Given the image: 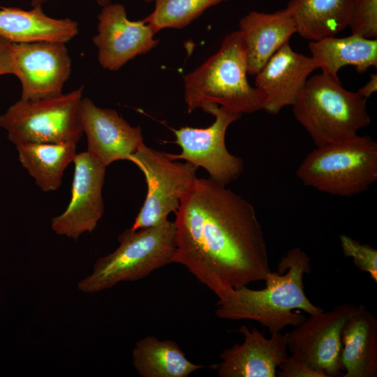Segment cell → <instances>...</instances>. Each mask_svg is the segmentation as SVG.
<instances>
[{
  "label": "cell",
  "mask_w": 377,
  "mask_h": 377,
  "mask_svg": "<svg viewBox=\"0 0 377 377\" xmlns=\"http://www.w3.org/2000/svg\"><path fill=\"white\" fill-rule=\"evenodd\" d=\"M174 263L222 299L266 279L271 269L263 227L253 205L209 178H197L175 212Z\"/></svg>",
  "instance_id": "cell-1"
},
{
  "label": "cell",
  "mask_w": 377,
  "mask_h": 377,
  "mask_svg": "<svg viewBox=\"0 0 377 377\" xmlns=\"http://www.w3.org/2000/svg\"><path fill=\"white\" fill-rule=\"evenodd\" d=\"M310 257L300 247L288 251L278 263L277 272L268 274L265 288L253 290L247 286L234 289L218 299L215 314L230 320H251L267 328L270 334L288 326H297L305 316L320 313L304 293L303 278L311 271Z\"/></svg>",
  "instance_id": "cell-2"
},
{
  "label": "cell",
  "mask_w": 377,
  "mask_h": 377,
  "mask_svg": "<svg viewBox=\"0 0 377 377\" xmlns=\"http://www.w3.org/2000/svg\"><path fill=\"white\" fill-rule=\"evenodd\" d=\"M246 48L239 31L227 35L219 50L184 77L187 111L215 103L240 114L263 110L266 95L247 79Z\"/></svg>",
  "instance_id": "cell-3"
},
{
  "label": "cell",
  "mask_w": 377,
  "mask_h": 377,
  "mask_svg": "<svg viewBox=\"0 0 377 377\" xmlns=\"http://www.w3.org/2000/svg\"><path fill=\"white\" fill-rule=\"evenodd\" d=\"M367 101L343 88L339 79L321 73L308 78L292 106L295 119L321 147L354 137L369 126Z\"/></svg>",
  "instance_id": "cell-4"
},
{
  "label": "cell",
  "mask_w": 377,
  "mask_h": 377,
  "mask_svg": "<svg viewBox=\"0 0 377 377\" xmlns=\"http://www.w3.org/2000/svg\"><path fill=\"white\" fill-rule=\"evenodd\" d=\"M119 246L99 258L92 272L77 283L85 293H95L123 281H135L174 263L176 228L168 219L156 226L126 229L118 236Z\"/></svg>",
  "instance_id": "cell-5"
},
{
  "label": "cell",
  "mask_w": 377,
  "mask_h": 377,
  "mask_svg": "<svg viewBox=\"0 0 377 377\" xmlns=\"http://www.w3.org/2000/svg\"><path fill=\"white\" fill-rule=\"evenodd\" d=\"M306 186L333 195L350 197L377 180V143L368 135L316 147L296 170Z\"/></svg>",
  "instance_id": "cell-6"
},
{
  "label": "cell",
  "mask_w": 377,
  "mask_h": 377,
  "mask_svg": "<svg viewBox=\"0 0 377 377\" xmlns=\"http://www.w3.org/2000/svg\"><path fill=\"white\" fill-rule=\"evenodd\" d=\"M83 86L54 97L23 100L0 115V127L15 146L26 143H75L83 135L80 110Z\"/></svg>",
  "instance_id": "cell-7"
},
{
  "label": "cell",
  "mask_w": 377,
  "mask_h": 377,
  "mask_svg": "<svg viewBox=\"0 0 377 377\" xmlns=\"http://www.w3.org/2000/svg\"><path fill=\"white\" fill-rule=\"evenodd\" d=\"M145 175L147 191L145 200L131 229L135 230L159 224L175 212L182 198L196 180L198 168L188 162L175 161L142 144L131 156Z\"/></svg>",
  "instance_id": "cell-8"
},
{
  "label": "cell",
  "mask_w": 377,
  "mask_h": 377,
  "mask_svg": "<svg viewBox=\"0 0 377 377\" xmlns=\"http://www.w3.org/2000/svg\"><path fill=\"white\" fill-rule=\"evenodd\" d=\"M201 109L215 117L214 123L205 128L184 126L173 130L175 142L182 151L165 155L172 160L183 159L197 168L201 167L211 179L227 186L238 179L244 170L243 159L230 154L225 142L228 128L242 114L215 103L205 104Z\"/></svg>",
  "instance_id": "cell-9"
},
{
  "label": "cell",
  "mask_w": 377,
  "mask_h": 377,
  "mask_svg": "<svg viewBox=\"0 0 377 377\" xmlns=\"http://www.w3.org/2000/svg\"><path fill=\"white\" fill-rule=\"evenodd\" d=\"M357 306L338 305L327 312L309 315L284 336L291 355L325 377L343 376L340 370L341 334Z\"/></svg>",
  "instance_id": "cell-10"
},
{
  "label": "cell",
  "mask_w": 377,
  "mask_h": 377,
  "mask_svg": "<svg viewBox=\"0 0 377 377\" xmlns=\"http://www.w3.org/2000/svg\"><path fill=\"white\" fill-rule=\"evenodd\" d=\"M65 44L11 43L13 75L21 84V99L36 100L63 94L72 65Z\"/></svg>",
  "instance_id": "cell-11"
},
{
  "label": "cell",
  "mask_w": 377,
  "mask_h": 377,
  "mask_svg": "<svg viewBox=\"0 0 377 377\" xmlns=\"http://www.w3.org/2000/svg\"><path fill=\"white\" fill-rule=\"evenodd\" d=\"M71 197L65 211L52 219L51 228L59 235L74 240L84 232L91 233L102 218V197L106 167L87 151L76 154Z\"/></svg>",
  "instance_id": "cell-12"
},
{
  "label": "cell",
  "mask_w": 377,
  "mask_h": 377,
  "mask_svg": "<svg viewBox=\"0 0 377 377\" xmlns=\"http://www.w3.org/2000/svg\"><path fill=\"white\" fill-rule=\"evenodd\" d=\"M142 20L132 21L127 17L121 3H109L98 15L97 34L93 43L98 50V61L105 69L116 71L128 61L155 47L158 39Z\"/></svg>",
  "instance_id": "cell-13"
},
{
  "label": "cell",
  "mask_w": 377,
  "mask_h": 377,
  "mask_svg": "<svg viewBox=\"0 0 377 377\" xmlns=\"http://www.w3.org/2000/svg\"><path fill=\"white\" fill-rule=\"evenodd\" d=\"M87 151L105 166L131 156L144 143L140 126H131L113 109L98 107L89 98H82L80 110Z\"/></svg>",
  "instance_id": "cell-14"
},
{
  "label": "cell",
  "mask_w": 377,
  "mask_h": 377,
  "mask_svg": "<svg viewBox=\"0 0 377 377\" xmlns=\"http://www.w3.org/2000/svg\"><path fill=\"white\" fill-rule=\"evenodd\" d=\"M236 332L244 336L242 343L226 348L216 365L220 377H276V369L288 356L284 336L271 334L267 339L256 327L242 325Z\"/></svg>",
  "instance_id": "cell-15"
},
{
  "label": "cell",
  "mask_w": 377,
  "mask_h": 377,
  "mask_svg": "<svg viewBox=\"0 0 377 377\" xmlns=\"http://www.w3.org/2000/svg\"><path fill=\"white\" fill-rule=\"evenodd\" d=\"M318 68L313 57L294 51L289 43L285 44L255 75V87L266 95L263 110L277 114L292 106L309 75Z\"/></svg>",
  "instance_id": "cell-16"
},
{
  "label": "cell",
  "mask_w": 377,
  "mask_h": 377,
  "mask_svg": "<svg viewBox=\"0 0 377 377\" xmlns=\"http://www.w3.org/2000/svg\"><path fill=\"white\" fill-rule=\"evenodd\" d=\"M239 32L246 48L247 73L256 75L269 59L297 33L286 8L273 13L251 11L239 21Z\"/></svg>",
  "instance_id": "cell-17"
},
{
  "label": "cell",
  "mask_w": 377,
  "mask_h": 377,
  "mask_svg": "<svg viewBox=\"0 0 377 377\" xmlns=\"http://www.w3.org/2000/svg\"><path fill=\"white\" fill-rule=\"evenodd\" d=\"M30 10L0 6V36L11 43L56 42L66 43L78 34L76 21L54 18L42 6Z\"/></svg>",
  "instance_id": "cell-18"
},
{
  "label": "cell",
  "mask_w": 377,
  "mask_h": 377,
  "mask_svg": "<svg viewBox=\"0 0 377 377\" xmlns=\"http://www.w3.org/2000/svg\"><path fill=\"white\" fill-rule=\"evenodd\" d=\"M343 377L377 376V318L364 304L350 314L341 334Z\"/></svg>",
  "instance_id": "cell-19"
},
{
  "label": "cell",
  "mask_w": 377,
  "mask_h": 377,
  "mask_svg": "<svg viewBox=\"0 0 377 377\" xmlns=\"http://www.w3.org/2000/svg\"><path fill=\"white\" fill-rule=\"evenodd\" d=\"M311 57L322 73L339 79L338 72L343 66H353L359 73L377 66V39L357 34L337 38L330 36L309 43Z\"/></svg>",
  "instance_id": "cell-20"
},
{
  "label": "cell",
  "mask_w": 377,
  "mask_h": 377,
  "mask_svg": "<svg viewBox=\"0 0 377 377\" xmlns=\"http://www.w3.org/2000/svg\"><path fill=\"white\" fill-rule=\"evenodd\" d=\"M354 0H290L287 8L297 33L317 40L335 36L348 27Z\"/></svg>",
  "instance_id": "cell-21"
},
{
  "label": "cell",
  "mask_w": 377,
  "mask_h": 377,
  "mask_svg": "<svg viewBox=\"0 0 377 377\" xmlns=\"http://www.w3.org/2000/svg\"><path fill=\"white\" fill-rule=\"evenodd\" d=\"M132 362L142 377H187L205 367L189 361L177 342L152 335L136 342Z\"/></svg>",
  "instance_id": "cell-22"
},
{
  "label": "cell",
  "mask_w": 377,
  "mask_h": 377,
  "mask_svg": "<svg viewBox=\"0 0 377 377\" xmlns=\"http://www.w3.org/2000/svg\"><path fill=\"white\" fill-rule=\"evenodd\" d=\"M75 143H26L16 147L19 161L44 192L57 190L77 154Z\"/></svg>",
  "instance_id": "cell-23"
},
{
  "label": "cell",
  "mask_w": 377,
  "mask_h": 377,
  "mask_svg": "<svg viewBox=\"0 0 377 377\" xmlns=\"http://www.w3.org/2000/svg\"><path fill=\"white\" fill-rule=\"evenodd\" d=\"M228 0H155L154 11L142 20L156 34L165 28L182 29L207 9Z\"/></svg>",
  "instance_id": "cell-24"
},
{
  "label": "cell",
  "mask_w": 377,
  "mask_h": 377,
  "mask_svg": "<svg viewBox=\"0 0 377 377\" xmlns=\"http://www.w3.org/2000/svg\"><path fill=\"white\" fill-rule=\"evenodd\" d=\"M348 27L353 34L377 38V0H354Z\"/></svg>",
  "instance_id": "cell-25"
},
{
  "label": "cell",
  "mask_w": 377,
  "mask_h": 377,
  "mask_svg": "<svg viewBox=\"0 0 377 377\" xmlns=\"http://www.w3.org/2000/svg\"><path fill=\"white\" fill-rule=\"evenodd\" d=\"M339 239L344 256L352 258L356 267L368 273L372 280L376 283L377 250L346 235H341Z\"/></svg>",
  "instance_id": "cell-26"
},
{
  "label": "cell",
  "mask_w": 377,
  "mask_h": 377,
  "mask_svg": "<svg viewBox=\"0 0 377 377\" xmlns=\"http://www.w3.org/2000/svg\"><path fill=\"white\" fill-rule=\"evenodd\" d=\"M276 371L278 377H325L295 356H288Z\"/></svg>",
  "instance_id": "cell-27"
},
{
  "label": "cell",
  "mask_w": 377,
  "mask_h": 377,
  "mask_svg": "<svg viewBox=\"0 0 377 377\" xmlns=\"http://www.w3.org/2000/svg\"><path fill=\"white\" fill-rule=\"evenodd\" d=\"M13 75L11 43L0 36V76Z\"/></svg>",
  "instance_id": "cell-28"
},
{
  "label": "cell",
  "mask_w": 377,
  "mask_h": 377,
  "mask_svg": "<svg viewBox=\"0 0 377 377\" xmlns=\"http://www.w3.org/2000/svg\"><path fill=\"white\" fill-rule=\"evenodd\" d=\"M377 90V75L371 73L368 82L357 91L361 96L368 99Z\"/></svg>",
  "instance_id": "cell-29"
},
{
  "label": "cell",
  "mask_w": 377,
  "mask_h": 377,
  "mask_svg": "<svg viewBox=\"0 0 377 377\" xmlns=\"http://www.w3.org/2000/svg\"><path fill=\"white\" fill-rule=\"evenodd\" d=\"M98 5L104 6L111 3L112 0H96ZM146 3H151L153 0H142Z\"/></svg>",
  "instance_id": "cell-30"
},
{
  "label": "cell",
  "mask_w": 377,
  "mask_h": 377,
  "mask_svg": "<svg viewBox=\"0 0 377 377\" xmlns=\"http://www.w3.org/2000/svg\"><path fill=\"white\" fill-rule=\"evenodd\" d=\"M50 0H31V6H43L44 3H47Z\"/></svg>",
  "instance_id": "cell-31"
}]
</instances>
